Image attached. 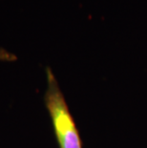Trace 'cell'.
<instances>
[{"label": "cell", "mask_w": 147, "mask_h": 148, "mask_svg": "<svg viewBox=\"0 0 147 148\" xmlns=\"http://www.w3.org/2000/svg\"><path fill=\"white\" fill-rule=\"evenodd\" d=\"M44 102L59 148H82L81 138L54 72L46 68Z\"/></svg>", "instance_id": "6da1fadb"}, {"label": "cell", "mask_w": 147, "mask_h": 148, "mask_svg": "<svg viewBox=\"0 0 147 148\" xmlns=\"http://www.w3.org/2000/svg\"><path fill=\"white\" fill-rule=\"evenodd\" d=\"M17 58L14 53H12L11 52L7 51V50L0 48V61H14L16 60Z\"/></svg>", "instance_id": "7a4b0ae2"}]
</instances>
